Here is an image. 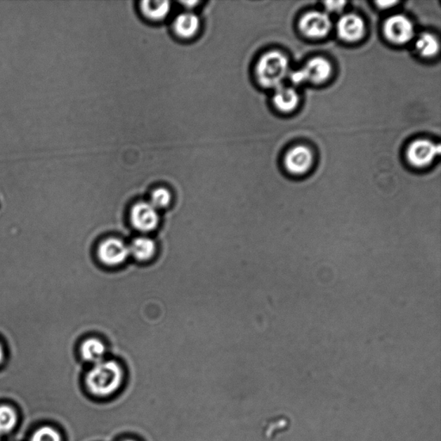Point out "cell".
Here are the masks:
<instances>
[{"label":"cell","mask_w":441,"mask_h":441,"mask_svg":"<svg viewBox=\"0 0 441 441\" xmlns=\"http://www.w3.org/2000/svg\"><path fill=\"white\" fill-rule=\"evenodd\" d=\"M126 374L115 360H104L93 364L85 377V385L91 395L102 399L112 398L123 389Z\"/></svg>","instance_id":"cell-1"},{"label":"cell","mask_w":441,"mask_h":441,"mask_svg":"<svg viewBox=\"0 0 441 441\" xmlns=\"http://www.w3.org/2000/svg\"><path fill=\"white\" fill-rule=\"evenodd\" d=\"M289 62L287 57L279 52L272 51L261 57L256 65V75L258 83L267 88H277L282 86L287 77Z\"/></svg>","instance_id":"cell-2"},{"label":"cell","mask_w":441,"mask_h":441,"mask_svg":"<svg viewBox=\"0 0 441 441\" xmlns=\"http://www.w3.org/2000/svg\"><path fill=\"white\" fill-rule=\"evenodd\" d=\"M98 256L102 263L109 267H117L127 260L129 249L121 239L110 238L105 239L98 246Z\"/></svg>","instance_id":"cell-3"},{"label":"cell","mask_w":441,"mask_h":441,"mask_svg":"<svg viewBox=\"0 0 441 441\" xmlns=\"http://www.w3.org/2000/svg\"><path fill=\"white\" fill-rule=\"evenodd\" d=\"M385 33L391 43L404 44L412 39L414 28L412 22L408 18L404 15H395L387 19Z\"/></svg>","instance_id":"cell-4"},{"label":"cell","mask_w":441,"mask_h":441,"mask_svg":"<svg viewBox=\"0 0 441 441\" xmlns=\"http://www.w3.org/2000/svg\"><path fill=\"white\" fill-rule=\"evenodd\" d=\"M440 153V145L428 140H417L409 147L407 157L413 166L423 167L431 164Z\"/></svg>","instance_id":"cell-5"},{"label":"cell","mask_w":441,"mask_h":441,"mask_svg":"<svg viewBox=\"0 0 441 441\" xmlns=\"http://www.w3.org/2000/svg\"><path fill=\"white\" fill-rule=\"evenodd\" d=\"M131 219L136 230L147 233L158 225V211L150 203L140 202L133 206Z\"/></svg>","instance_id":"cell-6"},{"label":"cell","mask_w":441,"mask_h":441,"mask_svg":"<svg viewBox=\"0 0 441 441\" xmlns=\"http://www.w3.org/2000/svg\"><path fill=\"white\" fill-rule=\"evenodd\" d=\"M332 24L328 15L320 11L307 13L300 22L304 35L311 38H322L328 35Z\"/></svg>","instance_id":"cell-7"},{"label":"cell","mask_w":441,"mask_h":441,"mask_svg":"<svg viewBox=\"0 0 441 441\" xmlns=\"http://www.w3.org/2000/svg\"><path fill=\"white\" fill-rule=\"evenodd\" d=\"M200 28V18L191 11L178 14L173 22V32L182 40L192 39L199 33Z\"/></svg>","instance_id":"cell-8"},{"label":"cell","mask_w":441,"mask_h":441,"mask_svg":"<svg viewBox=\"0 0 441 441\" xmlns=\"http://www.w3.org/2000/svg\"><path fill=\"white\" fill-rule=\"evenodd\" d=\"M313 162V155L307 147L291 148L285 155L284 164L289 172L294 174L305 173Z\"/></svg>","instance_id":"cell-9"},{"label":"cell","mask_w":441,"mask_h":441,"mask_svg":"<svg viewBox=\"0 0 441 441\" xmlns=\"http://www.w3.org/2000/svg\"><path fill=\"white\" fill-rule=\"evenodd\" d=\"M337 30L342 40L347 41H359L364 37V21L355 14L345 15L338 22Z\"/></svg>","instance_id":"cell-10"},{"label":"cell","mask_w":441,"mask_h":441,"mask_svg":"<svg viewBox=\"0 0 441 441\" xmlns=\"http://www.w3.org/2000/svg\"><path fill=\"white\" fill-rule=\"evenodd\" d=\"M301 71L304 81L320 84L328 81L332 73V67L329 60L322 57H315L309 60V62L301 68Z\"/></svg>","instance_id":"cell-11"},{"label":"cell","mask_w":441,"mask_h":441,"mask_svg":"<svg viewBox=\"0 0 441 441\" xmlns=\"http://www.w3.org/2000/svg\"><path fill=\"white\" fill-rule=\"evenodd\" d=\"M172 11V4L169 1L146 0L140 3V11L143 17L152 22L165 20Z\"/></svg>","instance_id":"cell-12"},{"label":"cell","mask_w":441,"mask_h":441,"mask_svg":"<svg viewBox=\"0 0 441 441\" xmlns=\"http://www.w3.org/2000/svg\"><path fill=\"white\" fill-rule=\"evenodd\" d=\"M298 95L294 88L284 86L276 88L273 103L281 112H292L298 106Z\"/></svg>","instance_id":"cell-13"},{"label":"cell","mask_w":441,"mask_h":441,"mask_svg":"<svg viewBox=\"0 0 441 441\" xmlns=\"http://www.w3.org/2000/svg\"><path fill=\"white\" fill-rule=\"evenodd\" d=\"M81 353L84 360L95 364L105 360L106 348L100 340L91 338L83 342Z\"/></svg>","instance_id":"cell-14"},{"label":"cell","mask_w":441,"mask_h":441,"mask_svg":"<svg viewBox=\"0 0 441 441\" xmlns=\"http://www.w3.org/2000/svg\"><path fill=\"white\" fill-rule=\"evenodd\" d=\"M129 256H132L139 261H150L157 251L153 239L148 237H138L134 239L129 246Z\"/></svg>","instance_id":"cell-15"},{"label":"cell","mask_w":441,"mask_h":441,"mask_svg":"<svg viewBox=\"0 0 441 441\" xmlns=\"http://www.w3.org/2000/svg\"><path fill=\"white\" fill-rule=\"evenodd\" d=\"M416 49L424 57H433L438 54L440 44L438 39L432 34L424 33L418 38Z\"/></svg>","instance_id":"cell-16"},{"label":"cell","mask_w":441,"mask_h":441,"mask_svg":"<svg viewBox=\"0 0 441 441\" xmlns=\"http://www.w3.org/2000/svg\"><path fill=\"white\" fill-rule=\"evenodd\" d=\"M18 421V416L9 406H0V433L13 430Z\"/></svg>","instance_id":"cell-17"},{"label":"cell","mask_w":441,"mask_h":441,"mask_svg":"<svg viewBox=\"0 0 441 441\" xmlns=\"http://www.w3.org/2000/svg\"><path fill=\"white\" fill-rule=\"evenodd\" d=\"M172 202V194L164 187L155 189L151 194L150 204L157 209H164Z\"/></svg>","instance_id":"cell-18"},{"label":"cell","mask_w":441,"mask_h":441,"mask_svg":"<svg viewBox=\"0 0 441 441\" xmlns=\"http://www.w3.org/2000/svg\"><path fill=\"white\" fill-rule=\"evenodd\" d=\"M30 441H62V436L55 429L44 427L34 433Z\"/></svg>","instance_id":"cell-19"},{"label":"cell","mask_w":441,"mask_h":441,"mask_svg":"<svg viewBox=\"0 0 441 441\" xmlns=\"http://www.w3.org/2000/svg\"><path fill=\"white\" fill-rule=\"evenodd\" d=\"M326 9L330 13H340L345 6V1H327L324 3Z\"/></svg>","instance_id":"cell-20"},{"label":"cell","mask_w":441,"mask_h":441,"mask_svg":"<svg viewBox=\"0 0 441 441\" xmlns=\"http://www.w3.org/2000/svg\"><path fill=\"white\" fill-rule=\"evenodd\" d=\"M4 358H5V351L1 343H0V364L3 362Z\"/></svg>","instance_id":"cell-21"},{"label":"cell","mask_w":441,"mask_h":441,"mask_svg":"<svg viewBox=\"0 0 441 441\" xmlns=\"http://www.w3.org/2000/svg\"><path fill=\"white\" fill-rule=\"evenodd\" d=\"M395 3L394 2H378V5L379 6H394Z\"/></svg>","instance_id":"cell-22"},{"label":"cell","mask_w":441,"mask_h":441,"mask_svg":"<svg viewBox=\"0 0 441 441\" xmlns=\"http://www.w3.org/2000/svg\"><path fill=\"white\" fill-rule=\"evenodd\" d=\"M119 441H140V440H136L135 438H129V437H128V438H124V439L121 440Z\"/></svg>","instance_id":"cell-23"}]
</instances>
